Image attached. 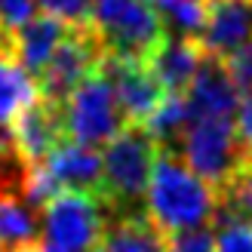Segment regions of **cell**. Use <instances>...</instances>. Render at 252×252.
<instances>
[{"label": "cell", "mask_w": 252, "mask_h": 252, "mask_svg": "<svg viewBox=\"0 0 252 252\" xmlns=\"http://www.w3.org/2000/svg\"><path fill=\"white\" fill-rule=\"evenodd\" d=\"M68 138L71 135L65 126V102H53L46 95H37L9 123V142L31 169L43 166L46 157Z\"/></svg>", "instance_id": "cell-9"}, {"label": "cell", "mask_w": 252, "mask_h": 252, "mask_svg": "<svg viewBox=\"0 0 252 252\" xmlns=\"http://www.w3.org/2000/svg\"><path fill=\"white\" fill-rule=\"evenodd\" d=\"M68 31H71V25H65L62 19L49 16V12H37L31 22H25L12 34V59L31 77H37L43 71V65L53 59V53L62 46V40L68 37Z\"/></svg>", "instance_id": "cell-13"}, {"label": "cell", "mask_w": 252, "mask_h": 252, "mask_svg": "<svg viewBox=\"0 0 252 252\" xmlns=\"http://www.w3.org/2000/svg\"><path fill=\"white\" fill-rule=\"evenodd\" d=\"M237 132H240V142L246 145V151L252 154V95H246L240 111H237Z\"/></svg>", "instance_id": "cell-25"}, {"label": "cell", "mask_w": 252, "mask_h": 252, "mask_svg": "<svg viewBox=\"0 0 252 252\" xmlns=\"http://www.w3.org/2000/svg\"><path fill=\"white\" fill-rule=\"evenodd\" d=\"M252 221V154L216 188V219L212 224Z\"/></svg>", "instance_id": "cell-17"}, {"label": "cell", "mask_w": 252, "mask_h": 252, "mask_svg": "<svg viewBox=\"0 0 252 252\" xmlns=\"http://www.w3.org/2000/svg\"><path fill=\"white\" fill-rule=\"evenodd\" d=\"M102 62H105V46L98 40L95 28L93 25H71L62 46L34 77L37 90L53 102H65L93 71L102 68Z\"/></svg>", "instance_id": "cell-7"}, {"label": "cell", "mask_w": 252, "mask_h": 252, "mask_svg": "<svg viewBox=\"0 0 252 252\" xmlns=\"http://www.w3.org/2000/svg\"><path fill=\"white\" fill-rule=\"evenodd\" d=\"M221 62L228 65L240 95H252V40L246 46H240L237 53H231L228 59H221Z\"/></svg>", "instance_id": "cell-24"}, {"label": "cell", "mask_w": 252, "mask_h": 252, "mask_svg": "<svg viewBox=\"0 0 252 252\" xmlns=\"http://www.w3.org/2000/svg\"><path fill=\"white\" fill-rule=\"evenodd\" d=\"M37 12H40L37 0H0V31L12 37L25 22H31Z\"/></svg>", "instance_id": "cell-22"}, {"label": "cell", "mask_w": 252, "mask_h": 252, "mask_svg": "<svg viewBox=\"0 0 252 252\" xmlns=\"http://www.w3.org/2000/svg\"><path fill=\"white\" fill-rule=\"evenodd\" d=\"M160 157V142L145 126L126 123L102 151V197L111 216H132L148 197V185Z\"/></svg>", "instance_id": "cell-2"}, {"label": "cell", "mask_w": 252, "mask_h": 252, "mask_svg": "<svg viewBox=\"0 0 252 252\" xmlns=\"http://www.w3.org/2000/svg\"><path fill=\"white\" fill-rule=\"evenodd\" d=\"M37 95H40L37 80L9 53H0V126H9Z\"/></svg>", "instance_id": "cell-18"}, {"label": "cell", "mask_w": 252, "mask_h": 252, "mask_svg": "<svg viewBox=\"0 0 252 252\" xmlns=\"http://www.w3.org/2000/svg\"><path fill=\"white\" fill-rule=\"evenodd\" d=\"M203 59H206V53H203L197 37H175V40L166 37V43L151 56V65H154L157 77L163 80V86L169 93L188 95Z\"/></svg>", "instance_id": "cell-14"}, {"label": "cell", "mask_w": 252, "mask_h": 252, "mask_svg": "<svg viewBox=\"0 0 252 252\" xmlns=\"http://www.w3.org/2000/svg\"><path fill=\"white\" fill-rule=\"evenodd\" d=\"M0 252H3V249H0Z\"/></svg>", "instance_id": "cell-27"}, {"label": "cell", "mask_w": 252, "mask_h": 252, "mask_svg": "<svg viewBox=\"0 0 252 252\" xmlns=\"http://www.w3.org/2000/svg\"><path fill=\"white\" fill-rule=\"evenodd\" d=\"M145 216L163 234L203 228L216 219V188L188 166L179 151L160 148L154 175L145 197Z\"/></svg>", "instance_id": "cell-1"}, {"label": "cell", "mask_w": 252, "mask_h": 252, "mask_svg": "<svg viewBox=\"0 0 252 252\" xmlns=\"http://www.w3.org/2000/svg\"><path fill=\"white\" fill-rule=\"evenodd\" d=\"M43 12L62 19L65 25H90L95 0H37Z\"/></svg>", "instance_id": "cell-20"}, {"label": "cell", "mask_w": 252, "mask_h": 252, "mask_svg": "<svg viewBox=\"0 0 252 252\" xmlns=\"http://www.w3.org/2000/svg\"><path fill=\"white\" fill-rule=\"evenodd\" d=\"M0 249L28 252L40 249V209H34L25 194L0 191Z\"/></svg>", "instance_id": "cell-15"}, {"label": "cell", "mask_w": 252, "mask_h": 252, "mask_svg": "<svg viewBox=\"0 0 252 252\" xmlns=\"http://www.w3.org/2000/svg\"><path fill=\"white\" fill-rule=\"evenodd\" d=\"M90 25L108 56L151 59L169 37L166 22L151 0H95Z\"/></svg>", "instance_id": "cell-4"}, {"label": "cell", "mask_w": 252, "mask_h": 252, "mask_svg": "<svg viewBox=\"0 0 252 252\" xmlns=\"http://www.w3.org/2000/svg\"><path fill=\"white\" fill-rule=\"evenodd\" d=\"M102 252H169L166 234H163L145 212L132 216H114L108 224Z\"/></svg>", "instance_id": "cell-16"}, {"label": "cell", "mask_w": 252, "mask_h": 252, "mask_svg": "<svg viewBox=\"0 0 252 252\" xmlns=\"http://www.w3.org/2000/svg\"><path fill=\"white\" fill-rule=\"evenodd\" d=\"M108 212L102 194H53L40 209V252H102Z\"/></svg>", "instance_id": "cell-3"}, {"label": "cell", "mask_w": 252, "mask_h": 252, "mask_svg": "<svg viewBox=\"0 0 252 252\" xmlns=\"http://www.w3.org/2000/svg\"><path fill=\"white\" fill-rule=\"evenodd\" d=\"M216 231V252H252V221L219 224Z\"/></svg>", "instance_id": "cell-23"}, {"label": "cell", "mask_w": 252, "mask_h": 252, "mask_svg": "<svg viewBox=\"0 0 252 252\" xmlns=\"http://www.w3.org/2000/svg\"><path fill=\"white\" fill-rule=\"evenodd\" d=\"M197 40L216 59L246 46L252 40V0H206V25Z\"/></svg>", "instance_id": "cell-10"}, {"label": "cell", "mask_w": 252, "mask_h": 252, "mask_svg": "<svg viewBox=\"0 0 252 252\" xmlns=\"http://www.w3.org/2000/svg\"><path fill=\"white\" fill-rule=\"evenodd\" d=\"M0 53H9L12 56V37L3 34V31H0Z\"/></svg>", "instance_id": "cell-26"}, {"label": "cell", "mask_w": 252, "mask_h": 252, "mask_svg": "<svg viewBox=\"0 0 252 252\" xmlns=\"http://www.w3.org/2000/svg\"><path fill=\"white\" fill-rule=\"evenodd\" d=\"M188 120L194 117H237L240 111V90L231 77L228 65L216 56H206L197 77L188 90Z\"/></svg>", "instance_id": "cell-11"}, {"label": "cell", "mask_w": 252, "mask_h": 252, "mask_svg": "<svg viewBox=\"0 0 252 252\" xmlns=\"http://www.w3.org/2000/svg\"><path fill=\"white\" fill-rule=\"evenodd\" d=\"M179 157L200 179L219 188L246 160V145L240 142L237 123L231 117H194L188 120L182 138L175 142Z\"/></svg>", "instance_id": "cell-5"}, {"label": "cell", "mask_w": 252, "mask_h": 252, "mask_svg": "<svg viewBox=\"0 0 252 252\" xmlns=\"http://www.w3.org/2000/svg\"><path fill=\"white\" fill-rule=\"evenodd\" d=\"M43 175L53 182L56 194L59 191H90L102 194V154H95V148L80 145L68 138L62 142L43 163Z\"/></svg>", "instance_id": "cell-12"}, {"label": "cell", "mask_w": 252, "mask_h": 252, "mask_svg": "<svg viewBox=\"0 0 252 252\" xmlns=\"http://www.w3.org/2000/svg\"><path fill=\"white\" fill-rule=\"evenodd\" d=\"M129 123L120 111V102L114 95L108 74L98 68L86 77L77 90L65 98V126L68 135L80 145H108L123 126Z\"/></svg>", "instance_id": "cell-6"}, {"label": "cell", "mask_w": 252, "mask_h": 252, "mask_svg": "<svg viewBox=\"0 0 252 252\" xmlns=\"http://www.w3.org/2000/svg\"><path fill=\"white\" fill-rule=\"evenodd\" d=\"M166 249L169 252H216V234L209 231V224H203V228H188L179 234H169Z\"/></svg>", "instance_id": "cell-21"}, {"label": "cell", "mask_w": 252, "mask_h": 252, "mask_svg": "<svg viewBox=\"0 0 252 252\" xmlns=\"http://www.w3.org/2000/svg\"><path fill=\"white\" fill-rule=\"evenodd\" d=\"M157 9L179 37H200L206 25V0H157Z\"/></svg>", "instance_id": "cell-19"}, {"label": "cell", "mask_w": 252, "mask_h": 252, "mask_svg": "<svg viewBox=\"0 0 252 252\" xmlns=\"http://www.w3.org/2000/svg\"><path fill=\"white\" fill-rule=\"evenodd\" d=\"M102 71L108 74L111 86H114V95L120 102V111L129 123L145 126L169 95V90L163 86L154 65H151V59H129V56L105 53Z\"/></svg>", "instance_id": "cell-8"}]
</instances>
